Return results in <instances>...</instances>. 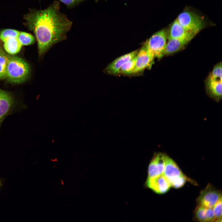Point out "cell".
I'll list each match as a JSON object with an SVG mask.
<instances>
[{
	"instance_id": "6da1fadb",
	"label": "cell",
	"mask_w": 222,
	"mask_h": 222,
	"mask_svg": "<svg viewBox=\"0 0 222 222\" xmlns=\"http://www.w3.org/2000/svg\"><path fill=\"white\" fill-rule=\"evenodd\" d=\"M24 25L34 34L39 57L53 46L66 39L72 22L60 10V3L54 1L43 10L32 9L24 15Z\"/></svg>"
},
{
	"instance_id": "7a4b0ae2",
	"label": "cell",
	"mask_w": 222,
	"mask_h": 222,
	"mask_svg": "<svg viewBox=\"0 0 222 222\" xmlns=\"http://www.w3.org/2000/svg\"><path fill=\"white\" fill-rule=\"evenodd\" d=\"M29 64L23 59L8 55L6 78L10 82L19 84L25 81L30 75Z\"/></svg>"
},
{
	"instance_id": "3957f363",
	"label": "cell",
	"mask_w": 222,
	"mask_h": 222,
	"mask_svg": "<svg viewBox=\"0 0 222 222\" xmlns=\"http://www.w3.org/2000/svg\"><path fill=\"white\" fill-rule=\"evenodd\" d=\"M167 36L165 29L155 32L143 43L144 46L155 57L160 58L164 56Z\"/></svg>"
},
{
	"instance_id": "277c9868",
	"label": "cell",
	"mask_w": 222,
	"mask_h": 222,
	"mask_svg": "<svg viewBox=\"0 0 222 222\" xmlns=\"http://www.w3.org/2000/svg\"><path fill=\"white\" fill-rule=\"evenodd\" d=\"M176 20L185 29L195 35L202 29L204 26L201 18L189 11L182 12L178 15Z\"/></svg>"
},
{
	"instance_id": "5b68a950",
	"label": "cell",
	"mask_w": 222,
	"mask_h": 222,
	"mask_svg": "<svg viewBox=\"0 0 222 222\" xmlns=\"http://www.w3.org/2000/svg\"><path fill=\"white\" fill-rule=\"evenodd\" d=\"M220 191L215 189L210 185H208L202 191L197 199L199 206L206 208H212L221 197Z\"/></svg>"
},
{
	"instance_id": "8992f818",
	"label": "cell",
	"mask_w": 222,
	"mask_h": 222,
	"mask_svg": "<svg viewBox=\"0 0 222 222\" xmlns=\"http://www.w3.org/2000/svg\"><path fill=\"white\" fill-rule=\"evenodd\" d=\"M134 68L132 74L142 72L151 66L155 58L144 46L138 50Z\"/></svg>"
},
{
	"instance_id": "52a82bcc",
	"label": "cell",
	"mask_w": 222,
	"mask_h": 222,
	"mask_svg": "<svg viewBox=\"0 0 222 222\" xmlns=\"http://www.w3.org/2000/svg\"><path fill=\"white\" fill-rule=\"evenodd\" d=\"M146 185L154 191L160 194L166 192L171 187L170 181L163 174L148 178Z\"/></svg>"
},
{
	"instance_id": "ba28073f",
	"label": "cell",
	"mask_w": 222,
	"mask_h": 222,
	"mask_svg": "<svg viewBox=\"0 0 222 222\" xmlns=\"http://www.w3.org/2000/svg\"><path fill=\"white\" fill-rule=\"evenodd\" d=\"M166 155L160 153L153 158L149 165L148 178H153L163 174Z\"/></svg>"
},
{
	"instance_id": "9c48e42d",
	"label": "cell",
	"mask_w": 222,
	"mask_h": 222,
	"mask_svg": "<svg viewBox=\"0 0 222 222\" xmlns=\"http://www.w3.org/2000/svg\"><path fill=\"white\" fill-rule=\"evenodd\" d=\"M14 104L12 95L8 92L0 89V122L11 111Z\"/></svg>"
},
{
	"instance_id": "30bf717a",
	"label": "cell",
	"mask_w": 222,
	"mask_h": 222,
	"mask_svg": "<svg viewBox=\"0 0 222 222\" xmlns=\"http://www.w3.org/2000/svg\"><path fill=\"white\" fill-rule=\"evenodd\" d=\"M195 35L185 29L176 19L171 27L168 39H187L191 41Z\"/></svg>"
},
{
	"instance_id": "8fae6325",
	"label": "cell",
	"mask_w": 222,
	"mask_h": 222,
	"mask_svg": "<svg viewBox=\"0 0 222 222\" xmlns=\"http://www.w3.org/2000/svg\"><path fill=\"white\" fill-rule=\"evenodd\" d=\"M138 51L136 50L120 56L109 64L106 68V72L110 74H118L119 69L125 63L135 57Z\"/></svg>"
},
{
	"instance_id": "7c38bea8",
	"label": "cell",
	"mask_w": 222,
	"mask_h": 222,
	"mask_svg": "<svg viewBox=\"0 0 222 222\" xmlns=\"http://www.w3.org/2000/svg\"><path fill=\"white\" fill-rule=\"evenodd\" d=\"M222 81L208 78L207 92L209 96L217 102L222 98Z\"/></svg>"
},
{
	"instance_id": "4fadbf2b",
	"label": "cell",
	"mask_w": 222,
	"mask_h": 222,
	"mask_svg": "<svg viewBox=\"0 0 222 222\" xmlns=\"http://www.w3.org/2000/svg\"><path fill=\"white\" fill-rule=\"evenodd\" d=\"M163 174L171 182L183 174L174 161L166 155Z\"/></svg>"
},
{
	"instance_id": "5bb4252c",
	"label": "cell",
	"mask_w": 222,
	"mask_h": 222,
	"mask_svg": "<svg viewBox=\"0 0 222 222\" xmlns=\"http://www.w3.org/2000/svg\"><path fill=\"white\" fill-rule=\"evenodd\" d=\"M190 41L187 39H168V41L166 43L164 55L171 54L179 51Z\"/></svg>"
},
{
	"instance_id": "9a60e30c",
	"label": "cell",
	"mask_w": 222,
	"mask_h": 222,
	"mask_svg": "<svg viewBox=\"0 0 222 222\" xmlns=\"http://www.w3.org/2000/svg\"><path fill=\"white\" fill-rule=\"evenodd\" d=\"M22 46L17 38H11L4 42L3 46L5 50L11 55L18 53L21 50Z\"/></svg>"
},
{
	"instance_id": "2e32d148",
	"label": "cell",
	"mask_w": 222,
	"mask_h": 222,
	"mask_svg": "<svg viewBox=\"0 0 222 222\" xmlns=\"http://www.w3.org/2000/svg\"><path fill=\"white\" fill-rule=\"evenodd\" d=\"M17 39L22 45H29L34 44L36 38L32 34L25 32H20Z\"/></svg>"
},
{
	"instance_id": "e0dca14e",
	"label": "cell",
	"mask_w": 222,
	"mask_h": 222,
	"mask_svg": "<svg viewBox=\"0 0 222 222\" xmlns=\"http://www.w3.org/2000/svg\"><path fill=\"white\" fill-rule=\"evenodd\" d=\"M136 56L125 63L121 66L119 69L118 74H129L132 73L135 65L136 60Z\"/></svg>"
},
{
	"instance_id": "ac0fdd59",
	"label": "cell",
	"mask_w": 222,
	"mask_h": 222,
	"mask_svg": "<svg viewBox=\"0 0 222 222\" xmlns=\"http://www.w3.org/2000/svg\"><path fill=\"white\" fill-rule=\"evenodd\" d=\"M8 55L0 48V79L6 78Z\"/></svg>"
},
{
	"instance_id": "d6986e66",
	"label": "cell",
	"mask_w": 222,
	"mask_h": 222,
	"mask_svg": "<svg viewBox=\"0 0 222 222\" xmlns=\"http://www.w3.org/2000/svg\"><path fill=\"white\" fill-rule=\"evenodd\" d=\"M20 31L11 29H3L0 31V39L3 42L8 39L17 38Z\"/></svg>"
},
{
	"instance_id": "ffe728a7",
	"label": "cell",
	"mask_w": 222,
	"mask_h": 222,
	"mask_svg": "<svg viewBox=\"0 0 222 222\" xmlns=\"http://www.w3.org/2000/svg\"><path fill=\"white\" fill-rule=\"evenodd\" d=\"M208 78L222 81L221 62L215 66Z\"/></svg>"
},
{
	"instance_id": "44dd1931",
	"label": "cell",
	"mask_w": 222,
	"mask_h": 222,
	"mask_svg": "<svg viewBox=\"0 0 222 222\" xmlns=\"http://www.w3.org/2000/svg\"><path fill=\"white\" fill-rule=\"evenodd\" d=\"M215 217V221L222 222V196L212 207Z\"/></svg>"
},
{
	"instance_id": "7402d4cb",
	"label": "cell",
	"mask_w": 222,
	"mask_h": 222,
	"mask_svg": "<svg viewBox=\"0 0 222 222\" xmlns=\"http://www.w3.org/2000/svg\"><path fill=\"white\" fill-rule=\"evenodd\" d=\"M206 207L199 206L196 209L195 214L197 219L201 222H206Z\"/></svg>"
},
{
	"instance_id": "603a6c76",
	"label": "cell",
	"mask_w": 222,
	"mask_h": 222,
	"mask_svg": "<svg viewBox=\"0 0 222 222\" xmlns=\"http://www.w3.org/2000/svg\"><path fill=\"white\" fill-rule=\"evenodd\" d=\"M187 180V177L183 174L170 182L171 186L175 188L182 187Z\"/></svg>"
},
{
	"instance_id": "cb8c5ba5",
	"label": "cell",
	"mask_w": 222,
	"mask_h": 222,
	"mask_svg": "<svg viewBox=\"0 0 222 222\" xmlns=\"http://www.w3.org/2000/svg\"><path fill=\"white\" fill-rule=\"evenodd\" d=\"M69 8L74 7L85 0H59Z\"/></svg>"
},
{
	"instance_id": "d4e9b609",
	"label": "cell",
	"mask_w": 222,
	"mask_h": 222,
	"mask_svg": "<svg viewBox=\"0 0 222 222\" xmlns=\"http://www.w3.org/2000/svg\"><path fill=\"white\" fill-rule=\"evenodd\" d=\"M206 222L215 221V217L212 208H207L206 211Z\"/></svg>"
},
{
	"instance_id": "484cf974",
	"label": "cell",
	"mask_w": 222,
	"mask_h": 222,
	"mask_svg": "<svg viewBox=\"0 0 222 222\" xmlns=\"http://www.w3.org/2000/svg\"><path fill=\"white\" fill-rule=\"evenodd\" d=\"M51 161H53V162H55V161H57V159L56 158H55L54 159H51L50 160Z\"/></svg>"
},
{
	"instance_id": "4316f807",
	"label": "cell",
	"mask_w": 222,
	"mask_h": 222,
	"mask_svg": "<svg viewBox=\"0 0 222 222\" xmlns=\"http://www.w3.org/2000/svg\"><path fill=\"white\" fill-rule=\"evenodd\" d=\"M95 0V1H96V2H98V1H100V0ZM105 0L106 1L107 0Z\"/></svg>"
},
{
	"instance_id": "83f0119b",
	"label": "cell",
	"mask_w": 222,
	"mask_h": 222,
	"mask_svg": "<svg viewBox=\"0 0 222 222\" xmlns=\"http://www.w3.org/2000/svg\"><path fill=\"white\" fill-rule=\"evenodd\" d=\"M1 182H0V186L1 185Z\"/></svg>"
}]
</instances>
